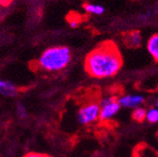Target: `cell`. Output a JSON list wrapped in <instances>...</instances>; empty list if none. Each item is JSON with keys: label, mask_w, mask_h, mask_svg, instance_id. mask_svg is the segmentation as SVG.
Wrapping results in <instances>:
<instances>
[{"label": "cell", "mask_w": 158, "mask_h": 157, "mask_svg": "<svg viewBox=\"0 0 158 157\" xmlns=\"http://www.w3.org/2000/svg\"><path fill=\"white\" fill-rule=\"evenodd\" d=\"M118 102H120L121 106L135 109V108L139 106L144 102V98L141 95L128 94V95L121 96L120 98H118Z\"/></svg>", "instance_id": "52a82bcc"}, {"label": "cell", "mask_w": 158, "mask_h": 157, "mask_svg": "<svg viewBox=\"0 0 158 157\" xmlns=\"http://www.w3.org/2000/svg\"><path fill=\"white\" fill-rule=\"evenodd\" d=\"M147 49L154 61L158 63V33L150 37L147 43Z\"/></svg>", "instance_id": "9c48e42d"}, {"label": "cell", "mask_w": 158, "mask_h": 157, "mask_svg": "<svg viewBox=\"0 0 158 157\" xmlns=\"http://www.w3.org/2000/svg\"><path fill=\"white\" fill-rule=\"evenodd\" d=\"M146 120L150 123L158 122V108H151L150 110H148Z\"/></svg>", "instance_id": "7c38bea8"}, {"label": "cell", "mask_w": 158, "mask_h": 157, "mask_svg": "<svg viewBox=\"0 0 158 157\" xmlns=\"http://www.w3.org/2000/svg\"><path fill=\"white\" fill-rule=\"evenodd\" d=\"M123 41L126 47L128 48H138L141 45L142 38L139 31L133 30L123 34Z\"/></svg>", "instance_id": "8992f818"}, {"label": "cell", "mask_w": 158, "mask_h": 157, "mask_svg": "<svg viewBox=\"0 0 158 157\" xmlns=\"http://www.w3.org/2000/svg\"><path fill=\"white\" fill-rule=\"evenodd\" d=\"M147 110L143 107H136L132 112V119L136 122H143L146 120Z\"/></svg>", "instance_id": "30bf717a"}, {"label": "cell", "mask_w": 158, "mask_h": 157, "mask_svg": "<svg viewBox=\"0 0 158 157\" xmlns=\"http://www.w3.org/2000/svg\"><path fill=\"white\" fill-rule=\"evenodd\" d=\"M123 65V56L118 45L110 40L104 41L94 47L85 57L86 72L95 79L115 76Z\"/></svg>", "instance_id": "6da1fadb"}, {"label": "cell", "mask_w": 158, "mask_h": 157, "mask_svg": "<svg viewBox=\"0 0 158 157\" xmlns=\"http://www.w3.org/2000/svg\"><path fill=\"white\" fill-rule=\"evenodd\" d=\"M156 138H157V140H158V131H157V133H156Z\"/></svg>", "instance_id": "2e32d148"}, {"label": "cell", "mask_w": 158, "mask_h": 157, "mask_svg": "<svg viewBox=\"0 0 158 157\" xmlns=\"http://www.w3.org/2000/svg\"><path fill=\"white\" fill-rule=\"evenodd\" d=\"M16 111H17V114L20 118H22V119H25V118L27 116V109L26 107L24 106V105L22 104H18L17 105V107H16Z\"/></svg>", "instance_id": "4fadbf2b"}, {"label": "cell", "mask_w": 158, "mask_h": 157, "mask_svg": "<svg viewBox=\"0 0 158 157\" xmlns=\"http://www.w3.org/2000/svg\"><path fill=\"white\" fill-rule=\"evenodd\" d=\"M23 157H52L49 154L46 153H41V152H28Z\"/></svg>", "instance_id": "5bb4252c"}, {"label": "cell", "mask_w": 158, "mask_h": 157, "mask_svg": "<svg viewBox=\"0 0 158 157\" xmlns=\"http://www.w3.org/2000/svg\"><path fill=\"white\" fill-rule=\"evenodd\" d=\"M11 1H12V0H0V3L3 4V5H8V4H10Z\"/></svg>", "instance_id": "9a60e30c"}, {"label": "cell", "mask_w": 158, "mask_h": 157, "mask_svg": "<svg viewBox=\"0 0 158 157\" xmlns=\"http://www.w3.org/2000/svg\"><path fill=\"white\" fill-rule=\"evenodd\" d=\"M100 97L89 99L83 103L77 112V121L82 125L96 122L100 118Z\"/></svg>", "instance_id": "3957f363"}, {"label": "cell", "mask_w": 158, "mask_h": 157, "mask_svg": "<svg viewBox=\"0 0 158 157\" xmlns=\"http://www.w3.org/2000/svg\"><path fill=\"white\" fill-rule=\"evenodd\" d=\"M84 9L86 11L89 13H94V14H102L105 11V9L102 6L99 5H93V4H84L83 5Z\"/></svg>", "instance_id": "8fae6325"}, {"label": "cell", "mask_w": 158, "mask_h": 157, "mask_svg": "<svg viewBox=\"0 0 158 157\" xmlns=\"http://www.w3.org/2000/svg\"><path fill=\"white\" fill-rule=\"evenodd\" d=\"M156 106H157V108H158V100H157V102H156Z\"/></svg>", "instance_id": "e0dca14e"}, {"label": "cell", "mask_w": 158, "mask_h": 157, "mask_svg": "<svg viewBox=\"0 0 158 157\" xmlns=\"http://www.w3.org/2000/svg\"><path fill=\"white\" fill-rule=\"evenodd\" d=\"M132 157H158V151L152 146L141 142L133 149Z\"/></svg>", "instance_id": "5b68a950"}, {"label": "cell", "mask_w": 158, "mask_h": 157, "mask_svg": "<svg viewBox=\"0 0 158 157\" xmlns=\"http://www.w3.org/2000/svg\"><path fill=\"white\" fill-rule=\"evenodd\" d=\"M72 60V54L66 46H56L45 50L40 56L38 64L48 72H59L65 69Z\"/></svg>", "instance_id": "7a4b0ae2"}, {"label": "cell", "mask_w": 158, "mask_h": 157, "mask_svg": "<svg viewBox=\"0 0 158 157\" xmlns=\"http://www.w3.org/2000/svg\"><path fill=\"white\" fill-rule=\"evenodd\" d=\"M121 108L118 97L115 94L107 96L100 102V118L101 122H107L111 120L113 117L118 112Z\"/></svg>", "instance_id": "277c9868"}, {"label": "cell", "mask_w": 158, "mask_h": 157, "mask_svg": "<svg viewBox=\"0 0 158 157\" xmlns=\"http://www.w3.org/2000/svg\"><path fill=\"white\" fill-rule=\"evenodd\" d=\"M18 88L10 81L0 79V94L6 97H14L18 94Z\"/></svg>", "instance_id": "ba28073f"}]
</instances>
